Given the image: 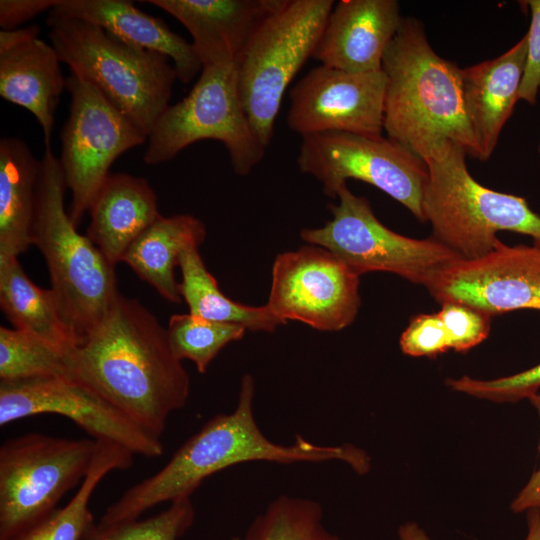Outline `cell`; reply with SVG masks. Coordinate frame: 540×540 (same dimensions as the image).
I'll return each mask as SVG.
<instances>
[{
	"mask_svg": "<svg viewBox=\"0 0 540 540\" xmlns=\"http://www.w3.org/2000/svg\"><path fill=\"white\" fill-rule=\"evenodd\" d=\"M66 87L71 104L61 132L59 160L72 194L68 213L78 226L110 175L112 163L148 136L88 81L70 73Z\"/></svg>",
	"mask_w": 540,
	"mask_h": 540,
	"instance_id": "7c38bea8",
	"label": "cell"
},
{
	"mask_svg": "<svg viewBox=\"0 0 540 540\" xmlns=\"http://www.w3.org/2000/svg\"><path fill=\"white\" fill-rule=\"evenodd\" d=\"M332 0H280L255 27L235 59L248 121L267 148L284 93L313 53Z\"/></svg>",
	"mask_w": 540,
	"mask_h": 540,
	"instance_id": "52a82bcc",
	"label": "cell"
},
{
	"mask_svg": "<svg viewBox=\"0 0 540 540\" xmlns=\"http://www.w3.org/2000/svg\"><path fill=\"white\" fill-rule=\"evenodd\" d=\"M231 540H240V538L234 537V538H232Z\"/></svg>",
	"mask_w": 540,
	"mask_h": 540,
	"instance_id": "b9f144b4",
	"label": "cell"
},
{
	"mask_svg": "<svg viewBox=\"0 0 540 540\" xmlns=\"http://www.w3.org/2000/svg\"><path fill=\"white\" fill-rule=\"evenodd\" d=\"M255 383L243 376L238 402L231 413L218 414L187 439L155 474L127 489L96 523L99 527L136 520L163 502L191 497L209 476L231 466L267 461L280 464L339 460L358 474L370 468L367 453L351 444L323 446L298 435L293 444L271 441L259 428L253 411Z\"/></svg>",
	"mask_w": 540,
	"mask_h": 540,
	"instance_id": "7a4b0ae2",
	"label": "cell"
},
{
	"mask_svg": "<svg viewBox=\"0 0 540 540\" xmlns=\"http://www.w3.org/2000/svg\"><path fill=\"white\" fill-rule=\"evenodd\" d=\"M58 0H1L0 26L2 30H13L40 13L52 10Z\"/></svg>",
	"mask_w": 540,
	"mask_h": 540,
	"instance_id": "d590c367",
	"label": "cell"
},
{
	"mask_svg": "<svg viewBox=\"0 0 540 540\" xmlns=\"http://www.w3.org/2000/svg\"><path fill=\"white\" fill-rule=\"evenodd\" d=\"M147 140L143 155L147 165L167 162L195 142L219 141L241 176L261 162L266 150L244 111L235 61L203 66L189 94L169 105Z\"/></svg>",
	"mask_w": 540,
	"mask_h": 540,
	"instance_id": "ba28073f",
	"label": "cell"
},
{
	"mask_svg": "<svg viewBox=\"0 0 540 540\" xmlns=\"http://www.w3.org/2000/svg\"><path fill=\"white\" fill-rule=\"evenodd\" d=\"M526 54L525 35L497 58L461 69L464 101L481 160L491 156L519 100Z\"/></svg>",
	"mask_w": 540,
	"mask_h": 540,
	"instance_id": "ffe728a7",
	"label": "cell"
},
{
	"mask_svg": "<svg viewBox=\"0 0 540 540\" xmlns=\"http://www.w3.org/2000/svg\"><path fill=\"white\" fill-rule=\"evenodd\" d=\"M67 376L66 353L16 328L0 327V381Z\"/></svg>",
	"mask_w": 540,
	"mask_h": 540,
	"instance_id": "f546056e",
	"label": "cell"
},
{
	"mask_svg": "<svg viewBox=\"0 0 540 540\" xmlns=\"http://www.w3.org/2000/svg\"><path fill=\"white\" fill-rule=\"evenodd\" d=\"M527 534L524 540H540V510L526 511Z\"/></svg>",
	"mask_w": 540,
	"mask_h": 540,
	"instance_id": "ab89813d",
	"label": "cell"
},
{
	"mask_svg": "<svg viewBox=\"0 0 540 540\" xmlns=\"http://www.w3.org/2000/svg\"><path fill=\"white\" fill-rule=\"evenodd\" d=\"M48 36L61 62L88 81L147 136L169 107L177 79L170 59L86 21L49 13Z\"/></svg>",
	"mask_w": 540,
	"mask_h": 540,
	"instance_id": "5b68a950",
	"label": "cell"
},
{
	"mask_svg": "<svg viewBox=\"0 0 540 540\" xmlns=\"http://www.w3.org/2000/svg\"><path fill=\"white\" fill-rule=\"evenodd\" d=\"M39 170L23 140H0V257H18L32 245Z\"/></svg>",
	"mask_w": 540,
	"mask_h": 540,
	"instance_id": "cb8c5ba5",
	"label": "cell"
},
{
	"mask_svg": "<svg viewBox=\"0 0 540 540\" xmlns=\"http://www.w3.org/2000/svg\"><path fill=\"white\" fill-rule=\"evenodd\" d=\"M205 238L206 227L200 219L190 214L161 215L129 246L122 262L167 301L180 303L175 267L186 248L199 247Z\"/></svg>",
	"mask_w": 540,
	"mask_h": 540,
	"instance_id": "603a6c76",
	"label": "cell"
},
{
	"mask_svg": "<svg viewBox=\"0 0 540 540\" xmlns=\"http://www.w3.org/2000/svg\"><path fill=\"white\" fill-rule=\"evenodd\" d=\"M60 62L54 47L39 38L0 54V95L34 115L45 147L51 146L55 111L66 87Z\"/></svg>",
	"mask_w": 540,
	"mask_h": 540,
	"instance_id": "7402d4cb",
	"label": "cell"
},
{
	"mask_svg": "<svg viewBox=\"0 0 540 540\" xmlns=\"http://www.w3.org/2000/svg\"><path fill=\"white\" fill-rule=\"evenodd\" d=\"M382 70L387 137L423 161L448 141L482 159L464 101L461 68L433 50L419 20L402 18Z\"/></svg>",
	"mask_w": 540,
	"mask_h": 540,
	"instance_id": "3957f363",
	"label": "cell"
},
{
	"mask_svg": "<svg viewBox=\"0 0 540 540\" xmlns=\"http://www.w3.org/2000/svg\"><path fill=\"white\" fill-rule=\"evenodd\" d=\"M523 2L530 8L531 22L526 34L527 54L518 98L535 105L540 88V0Z\"/></svg>",
	"mask_w": 540,
	"mask_h": 540,
	"instance_id": "e575fe53",
	"label": "cell"
},
{
	"mask_svg": "<svg viewBox=\"0 0 540 540\" xmlns=\"http://www.w3.org/2000/svg\"><path fill=\"white\" fill-rule=\"evenodd\" d=\"M195 509L191 497L173 502L146 519H136L109 527L94 522L83 540H179L192 526Z\"/></svg>",
	"mask_w": 540,
	"mask_h": 540,
	"instance_id": "4dcf8cb0",
	"label": "cell"
},
{
	"mask_svg": "<svg viewBox=\"0 0 540 540\" xmlns=\"http://www.w3.org/2000/svg\"><path fill=\"white\" fill-rule=\"evenodd\" d=\"M88 212L87 236L114 267L161 216L156 193L147 179L127 173H110Z\"/></svg>",
	"mask_w": 540,
	"mask_h": 540,
	"instance_id": "44dd1931",
	"label": "cell"
},
{
	"mask_svg": "<svg viewBox=\"0 0 540 540\" xmlns=\"http://www.w3.org/2000/svg\"><path fill=\"white\" fill-rule=\"evenodd\" d=\"M67 186L51 146L40 159L32 244L42 253L61 314L83 341L120 294L115 267L77 231L64 205Z\"/></svg>",
	"mask_w": 540,
	"mask_h": 540,
	"instance_id": "277c9868",
	"label": "cell"
},
{
	"mask_svg": "<svg viewBox=\"0 0 540 540\" xmlns=\"http://www.w3.org/2000/svg\"><path fill=\"white\" fill-rule=\"evenodd\" d=\"M178 266L182 275L179 293L190 314L210 321L238 324L250 331L273 332L286 324L266 304L247 306L228 298L207 270L198 247L186 248L179 257Z\"/></svg>",
	"mask_w": 540,
	"mask_h": 540,
	"instance_id": "484cf974",
	"label": "cell"
},
{
	"mask_svg": "<svg viewBox=\"0 0 540 540\" xmlns=\"http://www.w3.org/2000/svg\"><path fill=\"white\" fill-rule=\"evenodd\" d=\"M69 418L96 441L118 444L134 455H162L160 437L147 431L85 384L67 376L0 381V425L40 414Z\"/></svg>",
	"mask_w": 540,
	"mask_h": 540,
	"instance_id": "5bb4252c",
	"label": "cell"
},
{
	"mask_svg": "<svg viewBox=\"0 0 540 540\" xmlns=\"http://www.w3.org/2000/svg\"><path fill=\"white\" fill-rule=\"evenodd\" d=\"M39 33L40 27L38 25H30L28 27L16 28L13 30H1L0 54L37 39Z\"/></svg>",
	"mask_w": 540,
	"mask_h": 540,
	"instance_id": "74e56055",
	"label": "cell"
},
{
	"mask_svg": "<svg viewBox=\"0 0 540 540\" xmlns=\"http://www.w3.org/2000/svg\"><path fill=\"white\" fill-rule=\"evenodd\" d=\"M297 165L316 178L323 192L336 198L347 180L366 182L426 222L422 202L428 168L402 144L382 135L323 132L301 137Z\"/></svg>",
	"mask_w": 540,
	"mask_h": 540,
	"instance_id": "8fae6325",
	"label": "cell"
},
{
	"mask_svg": "<svg viewBox=\"0 0 540 540\" xmlns=\"http://www.w3.org/2000/svg\"><path fill=\"white\" fill-rule=\"evenodd\" d=\"M386 76L319 65L291 89L287 125L302 136L323 132L382 135Z\"/></svg>",
	"mask_w": 540,
	"mask_h": 540,
	"instance_id": "9a60e30c",
	"label": "cell"
},
{
	"mask_svg": "<svg viewBox=\"0 0 540 540\" xmlns=\"http://www.w3.org/2000/svg\"><path fill=\"white\" fill-rule=\"evenodd\" d=\"M399 540H431L415 522H406L398 528Z\"/></svg>",
	"mask_w": 540,
	"mask_h": 540,
	"instance_id": "f35d334b",
	"label": "cell"
},
{
	"mask_svg": "<svg viewBox=\"0 0 540 540\" xmlns=\"http://www.w3.org/2000/svg\"><path fill=\"white\" fill-rule=\"evenodd\" d=\"M359 277L327 249L303 246L276 256L266 305L285 323L296 320L317 330L339 331L358 314Z\"/></svg>",
	"mask_w": 540,
	"mask_h": 540,
	"instance_id": "4fadbf2b",
	"label": "cell"
},
{
	"mask_svg": "<svg viewBox=\"0 0 540 540\" xmlns=\"http://www.w3.org/2000/svg\"><path fill=\"white\" fill-rule=\"evenodd\" d=\"M192 36L202 67L235 61L248 37L280 0H148Z\"/></svg>",
	"mask_w": 540,
	"mask_h": 540,
	"instance_id": "ac0fdd59",
	"label": "cell"
},
{
	"mask_svg": "<svg viewBox=\"0 0 540 540\" xmlns=\"http://www.w3.org/2000/svg\"><path fill=\"white\" fill-rule=\"evenodd\" d=\"M467 154L445 142L424 160L428 168L422 208L432 237L461 259L491 252L498 231H512L533 239L540 247V216L523 197L489 189L469 173Z\"/></svg>",
	"mask_w": 540,
	"mask_h": 540,
	"instance_id": "8992f818",
	"label": "cell"
},
{
	"mask_svg": "<svg viewBox=\"0 0 540 540\" xmlns=\"http://www.w3.org/2000/svg\"><path fill=\"white\" fill-rule=\"evenodd\" d=\"M330 204L332 219L323 227L301 230L302 240L327 249L354 273L381 271L427 286L446 266L461 259L434 239H414L398 234L375 216L369 201L352 193L347 184Z\"/></svg>",
	"mask_w": 540,
	"mask_h": 540,
	"instance_id": "30bf717a",
	"label": "cell"
},
{
	"mask_svg": "<svg viewBox=\"0 0 540 540\" xmlns=\"http://www.w3.org/2000/svg\"><path fill=\"white\" fill-rule=\"evenodd\" d=\"M166 329L176 358L191 360L199 373H205L217 354L246 332L241 325L210 321L190 313L173 314Z\"/></svg>",
	"mask_w": 540,
	"mask_h": 540,
	"instance_id": "f1b7e54d",
	"label": "cell"
},
{
	"mask_svg": "<svg viewBox=\"0 0 540 540\" xmlns=\"http://www.w3.org/2000/svg\"><path fill=\"white\" fill-rule=\"evenodd\" d=\"M529 400L536 409L540 420V394L531 396ZM510 508L514 513H522L530 509L540 510V467L532 474L527 484L512 501Z\"/></svg>",
	"mask_w": 540,
	"mask_h": 540,
	"instance_id": "8d00e7d4",
	"label": "cell"
},
{
	"mask_svg": "<svg viewBox=\"0 0 540 540\" xmlns=\"http://www.w3.org/2000/svg\"><path fill=\"white\" fill-rule=\"evenodd\" d=\"M49 13L86 21L125 43L167 56L177 79L184 84L202 70L192 43L173 32L161 18L139 10L129 1L58 0Z\"/></svg>",
	"mask_w": 540,
	"mask_h": 540,
	"instance_id": "d6986e66",
	"label": "cell"
},
{
	"mask_svg": "<svg viewBox=\"0 0 540 540\" xmlns=\"http://www.w3.org/2000/svg\"><path fill=\"white\" fill-rule=\"evenodd\" d=\"M67 377L108 400L161 437L190 393L167 329L139 301L119 294L100 324L66 354Z\"/></svg>",
	"mask_w": 540,
	"mask_h": 540,
	"instance_id": "6da1fadb",
	"label": "cell"
},
{
	"mask_svg": "<svg viewBox=\"0 0 540 540\" xmlns=\"http://www.w3.org/2000/svg\"><path fill=\"white\" fill-rule=\"evenodd\" d=\"M321 505L281 495L251 522L244 540H340L322 523Z\"/></svg>",
	"mask_w": 540,
	"mask_h": 540,
	"instance_id": "83f0119b",
	"label": "cell"
},
{
	"mask_svg": "<svg viewBox=\"0 0 540 540\" xmlns=\"http://www.w3.org/2000/svg\"><path fill=\"white\" fill-rule=\"evenodd\" d=\"M538 153H539V156H540V141H539V145H538Z\"/></svg>",
	"mask_w": 540,
	"mask_h": 540,
	"instance_id": "60d3db41",
	"label": "cell"
},
{
	"mask_svg": "<svg viewBox=\"0 0 540 540\" xmlns=\"http://www.w3.org/2000/svg\"><path fill=\"white\" fill-rule=\"evenodd\" d=\"M399 344L404 354L413 357L434 358L451 350L449 335L438 313L413 316Z\"/></svg>",
	"mask_w": 540,
	"mask_h": 540,
	"instance_id": "836d02e7",
	"label": "cell"
},
{
	"mask_svg": "<svg viewBox=\"0 0 540 540\" xmlns=\"http://www.w3.org/2000/svg\"><path fill=\"white\" fill-rule=\"evenodd\" d=\"M402 18L396 0H341L334 5L312 57L347 72L380 71Z\"/></svg>",
	"mask_w": 540,
	"mask_h": 540,
	"instance_id": "e0dca14e",
	"label": "cell"
},
{
	"mask_svg": "<svg viewBox=\"0 0 540 540\" xmlns=\"http://www.w3.org/2000/svg\"><path fill=\"white\" fill-rule=\"evenodd\" d=\"M449 335L451 350L465 353L489 335L491 315L460 302H445L437 312Z\"/></svg>",
	"mask_w": 540,
	"mask_h": 540,
	"instance_id": "d6a6232c",
	"label": "cell"
},
{
	"mask_svg": "<svg viewBox=\"0 0 540 540\" xmlns=\"http://www.w3.org/2000/svg\"><path fill=\"white\" fill-rule=\"evenodd\" d=\"M97 441L27 433L0 447V540H13L57 509L89 472Z\"/></svg>",
	"mask_w": 540,
	"mask_h": 540,
	"instance_id": "9c48e42d",
	"label": "cell"
},
{
	"mask_svg": "<svg viewBox=\"0 0 540 540\" xmlns=\"http://www.w3.org/2000/svg\"><path fill=\"white\" fill-rule=\"evenodd\" d=\"M453 390L479 399L498 403H516L537 394L540 388V363L523 372L493 380H477L469 376L447 379Z\"/></svg>",
	"mask_w": 540,
	"mask_h": 540,
	"instance_id": "1f68e13d",
	"label": "cell"
},
{
	"mask_svg": "<svg viewBox=\"0 0 540 540\" xmlns=\"http://www.w3.org/2000/svg\"><path fill=\"white\" fill-rule=\"evenodd\" d=\"M427 289L440 304L460 302L491 316L540 310V247L509 246L499 240L488 254L443 268Z\"/></svg>",
	"mask_w": 540,
	"mask_h": 540,
	"instance_id": "2e32d148",
	"label": "cell"
},
{
	"mask_svg": "<svg viewBox=\"0 0 540 540\" xmlns=\"http://www.w3.org/2000/svg\"><path fill=\"white\" fill-rule=\"evenodd\" d=\"M133 456L118 444L97 441L91 468L70 501L13 540H83L94 523L89 501L95 489L108 473L128 469Z\"/></svg>",
	"mask_w": 540,
	"mask_h": 540,
	"instance_id": "4316f807",
	"label": "cell"
},
{
	"mask_svg": "<svg viewBox=\"0 0 540 540\" xmlns=\"http://www.w3.org/2000/svg\"><path fill=\"white\" fill-rule=\"evenodd\" d=\"M0 305L16 329L68 353L82 343L65 322L52 289L34 284L17 257H0Z\"/></svg>",
	"mask_w": 540,
	"mask_h": 540,
	"instance_id": "d4e9b609",
	"label": "cell"
}]
</instances>
